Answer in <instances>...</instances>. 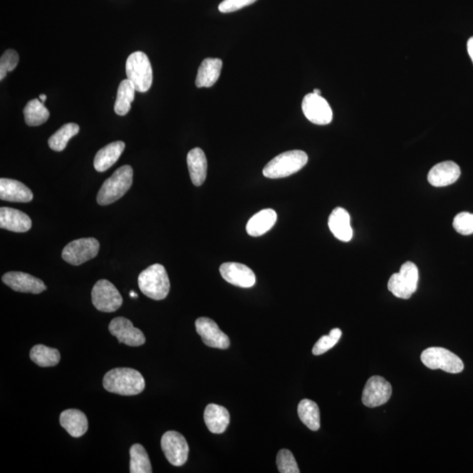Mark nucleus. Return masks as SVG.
Wrapping results in <instances>:
<instances>
[{"label":"nucleus","instance_id":"nucleus-1","mask_svg":"<svg viewBox=\"0 0 473 473\" xmlns=\"http://www.w3.org/2000/svg\"><path fill=\"white\" fill-rule=\"evenodd\" d=\"M103 387L110 393L125 396L137 395L144 391L145 380L140 372L132 368H115L103 377Z\"/></svg>","mask_w":473,"mask_h":473},{"label":"nucleus","instance_id":"nucleus-2","mask_svg":"<svg viewBox=\"0 0 473 473\" xmlns=\"http://www.w3.org/2000/svg\"><path fill=\"white\" fill-rule=\"evenodd\" d=\"M138 283L142 293L156 301L166 298L171 290L166 269L161 264L152 265L142 271Z\"/></svg>","mask_w":473,"mask_h":473},{"label":"nucleus","instance_id":"nucleus-3","mask_svg":"<svg viewBox=\"0 0 473 473\" xmlns=\"http://www.w3.org/2000/svg\"><path fill=\"white\" fill-rule=\"evenodd\" d=\"M307 160V153L301 150L284 152L269 161L263 169V175L270 179L288 178L301 171Z\"/></svg>","mask_w":473,"mask_h":473},{"label":"nucleus","instance_id":"nucleus-4","mask_svg":"<svg viewBox=\"0 0 473 473\" xmlns=\"http://www.w3.org/2000/svg\"><path fill=\"white\" fill-rule=\"evenodd\" d=\"M133 171L129 165L121 167L103 183L97 197L100 205H108L121 198L133 184Z\"/></svg>","mask_w":473,"mask_h":473},{"label":"nucleus","instance_id":"nucleus-5","mask_svg":"<svg viewBox=\"0 0 473 473\" xmlns=\"http://www.w3.org/2000/svg\"><path fill=\"white\" fill-rule=\"evenodd\" d=\"M126 72L128 79L136 91L146 92L153 83V69L147 55L141 51L131 54L126 60Z\"/></svg>","mask_w":473,"mask_h":473},{"label":"nucleus","instance_id":"nucleus-6","mask_svg":"<svg viewBox=\"0 0 473 473\" xmlns=\"http://www.w3.org/2000/svg\"><path fill=\"white\" fill-rule=\"evenodd\" d=\"M419 271L415 264L407 261L402 265L401 270L390 277L388 290L396 297L410 299L417 290Z\"/></svg>","mask_w":473,"mask_h":473},{"label":"nucleus","instance_id":"nucleus-7","mask_svg":"<svg viewBox=\"0 0 473 473\" xmlns=\"http://www.w3.org/2000/svg\"><path fill=\"white\" fill-rule=\"evenodd\" d=\"M425 367L437 370L441 369L449 374H459L464 368L462 360L447 349L430 347L424 350L421 355Z\"/></svg>","mask_w":473,"mask_h":473},{"label":"nucleus","instance_id":"nucleus-8","mask_svg":"<svg viewBox=\"0 0 473 473\" xmlns=\"http://www.w3.org/2000/svg\"><path fill=\"white\" fill-rule=\"evenodd\" d=\"M92 303L102 312H114L121 307L123 298L113 283L107 280H100L91 292Z\"/></svg>","mask_w":473,"mask_h":473},{"label":"nucleus","instance_id":"nucleus-9","mask_svg":"<svg viewBox=\"0 0 473 473\" xmlns=\"http://www.w3.org/2000/svg\"><path fill=\"white\" fill-rule=\"evenodd\" d=\"M99 247L98 240L94 238H79L64 248L61 257L68 264L79 266L97 256Z\"/></svg>","mask_w":473,"mask_h":473},{"label":"nucleus","instance_id":"nucleus-10","mask_svg":"<svg viewBox=\"0 0 473 473\" xmlns=\"http://www.w3.org/2000/svg\"><path fill=\"white\" fill-rule=\"evenodd\" d=\"M302 109L305 117L313 124L325 126L332 121V107L321 95L313 92L307 94L302 100Z\"/></svg>","mask_w":473,"mask_h":473},{"label":"nucleus","instance_id":"nucleus-11","mask_svg":"<svg viewBox=\"0 0 473 473\" xmlns=\"http://www.w3.org/2000/svg\"><path fill=\"white\" fill-rule=\"evenodd\" d=\"M161 449L168 462L175 467H182L187 462L188 445L185 437L176 432H168L161 437Z\"/></svg>","mask_w":473,"mask_h":473},{"label":"nucleus","instance_id":"nucleus-12","mask_svg":"<svg viewBox=\"0 0 473 473\" xmlns=\"http://www.w3.org/2000/svg\"><path fill=\"white\" fill-rule=\"evenodd\" d=\"M392 396V386L380 376H372L367 380L363 390L362 402L368 407L382 406Z\"/></svg>","mask_w":473,"mask_h":473},{"label":"nucleus","instance_id":"nucleus-13","mask_svg":"<svg viewBox=\"0 0 473 473\" xmlns=\"http://www.w3.org/2000/svg\"><path fill=\"white\" fill-rule=\"evenodd\" d=\"M109 330L111 335L118 338L119 343L129 346H141L146 343L143 332L136 328L128 318H114L110 322Z\"/></svg>","mask_w":473,"mask_h":473},{"label":"nucleus","instance_id":"nucleus-14","mask_svg":"<svg viewBox=\"0 0 473 473\" xmlns=\"http://www.w3.org/2000/svg\"><path fill=\"white\" fill-rule=\"evenodd\" d=\"M195 329L202 337L203 343L209 347L227 349L230 346V340L225 333L219 329L218 325L210 318L200 317L195 321Z\"/></svg>","mask_w":473,"mask_h":473},{"label":"nucleus","instance_id":"nucleus-15","mask_svg":"<svg viewBox=\"0 0 473 473\" xmlns=\"http://www.w3.org/2000/svg\"><path fill=\"white\" fill-rule=\"evenodd\" d=\"M2 282L11 290L21 293L41 294L47 290L44 282L22 272H9L2 277Z\"/></svg>","mask_w":473,"mask_h":473},{"label":"nucleus","instance_id":"nucleus-16","mask_svg":"<svg viewBox=\"0 0 473 473\" xmlns=\"http://www.w3.org/2000/svg\"><path fill=\"white\" fill-rule=\"evenodd\" d=\"M219 270L223 278L234 286L248 288L256 283L255 273L244 264L226 263L221 265Z\"/></svg>","mask_w":473,"mask_h":473},{"label":"nucleus","instance_id":"nucleus-17","mask_svg":"<svg viewBox=\"0 0 473 473\" xmlns=\"http://www.w3.org/2000/svg\"><path fill=\"white\" fill-rule=\"evenodd\" d=\"M460 175L459 165L451 161H444L430 169L428 180L434 187H445L456 183Z\"/></svg>","mask_w":473,"mask_h":473},{"label":"nucleus","instance_id":"nucleus-18","mask_svg":"<svg viewBox=\"0 0 473 473\" xmlns=\"http://www.w3.org/2000/svg\"><path fill=\"white\" fill-rule=\"evenodd\" d=\"M0 227L11 232L26 233L32 227V220L21 210L2 207L0 209Z\"/></svg>","mask_w":473,"mask_h":473},{"label":"nucleus","instance_id":"nucleus-19","mask_svg":"<svg viewBox=\"0 0 473 473\" xmlns=\"http://www.w3.org/2000/svg\"><path fill=\"white\" fill-rule=\"evenodd\" d=\"M34 198L33 192L19 180L0 179V199L15 203H29Z\"/></svg>","mask_w":473,"mask_h":473},{"label":"nucleus","instance_id":"nucleus-20","mask_svg":"<svg viewBox=\"0 0 473 473\" xmlns=\"http://www.w3.org/2000/svg\"><path fill=\"white\" fill-rule=\"evenodd\" d=\"M329 228L337 240L349 242L353 236L351 217L344 208L337 207L332 210L329 218Z\"/></svg>","mask_w":473,"mask_h":473},{"label":"nucleus","instance_id":"nucleus-21","mask_svg":"<svg viewBox=\"0 0 473 473\" xmlns=\"http://www.w3.org/2000/svg\"><path fill=\"white\" fill-rule=\"evenodd\" d=\"M60 424L73 437H80L87 432L88 419L78 410H64L60 415Z\"/></svg>","mask_w":473,"mask_h":473},{"label":"nucleus","instance_id":"nucleus-22","mask_svg":"<svg viewBox=\"0 0 473 473\" xmlns=\"http://www.w3.org/2000/svg\"><path fill=\"white\" fill-rule=\"evenodd\" d=\"M187 163L192 183L197 187L201 186L207 176L208 164L205 152L199 148L190 150L188 153Z\"/></svg>","mask_w":473,"mask_h":473},{"label":"nucleus","instance_id":"nucleus-23","mask_svg":"<svg viewBox=\"0 0 473 473\" xmlns=\"http://www.w3.org/2000/svg\"><path fill=\"white\" fill-rule=\"evenodd\" d=\"M126 144L123 141H115L99 150L94 159V168L98 172H105L117 163Z\"/></svg>","mask_w":473,"mask_h":473},{"label":"nucleus","instance_id":"nucleus-24","mask_svg":"<svg viewBox=\"0 0 473 473\" xmlns=\"http://www.w3.org/2000/svg\"><path fill=\"white\" fill-rule=\"evenodd\" d=\"M223 61L218 59H206L198 68L195 86L198 88L213 86L220 76Z\"/></svg>","mask_w":473,"mask_h":473},{"label":"nucleus","instance_id":"nucleus-25","mask_svg":"<svg viewBox=\"0 0 473 473\" xmlns=\"http://www.w3.org/2000/svg\"><path fill=\"white\" fill-rule=\"evenodd\" d=\"M205 422L211 433H224L230 424L229 411L222 406L209 405L205 410Z\"/></svg>","mask_w":473,"mask_h":473},{"label":"nucleus","instance_id":"nucleus-26","mask_svg":"<svg viewBox=\"0 0 473 473\" xmlns=\"http://www.w3.org/2000/svg\"><path fill=\"white\" fill-rule=\"evenodd\" d=\"M277 221V213L274 210H260L250 218L247 225V232L250 236L260 237L273 228Z\"/></svg>","mask_w":473,"mask_h":473},{"label":"nucleus","instance_id":"nucleus-27","mask_svg":"<svg viewBox=\"0 0 473 473\" xmlns=\"http://www.w3.org/2000/svg\"><path fill=\"white\" fill-rule=\"evenodd\" d=\"M297 411L299 418L307 428L313 432L320 429V410L317 403L309 399L302 400L299 403Z\"/></svg>","mask_w":473,"mask_h":473},{"label":"nucleus","instance_id":"nucleus-28","mask_svg":"<svg viewBox=\"0 0 473 473\" xmlns=\"http://www.w3.org/2000/svg\"><path fill=\"white\" fill-rule=\"evenodd\" d=\"M136 87L130 80H123L118 88L116 102L114 111L119 116H125L131 110V103L136 97Z\"/></svg>","mask_w":473,"mask_h":473},{"label":"nucleus","instance_id":"nucleus-29","mask_svg":"<svg viewBox=\"0 0 473 473\" xmlns=\"http://www.w3.org/2000/svg\"><path fill=\"white\" fill-rule=\"evenodd\" d=\"M30 359L41 367H56L61 360L59 350L44 345H34L30 352Z\"/></svg>","mask_w":473,"mask_h":473},{"label":"nucleus","instance_id":"nucleus-30","mask_svg":"<svg viewBox=\"0 0 473 473\" xmlns=\"http://www.w3.org/2000/svg\"><path fill=\"white\" fill-rule=\"evenodd\" d=\"M25 121L29 126L44 124L49 118V111L40 99H33L26 103L24 110Z\"/></svg>","mask_w":473,"mask_h":473},{"label":"nucleus","instance_id":"nucleus-31","mask_svg":"<svg viewBox=\"0 0 473 473\" xmlns=\"http://www.w3.org/2000/svg\"><path fill=\"white\" fill-rule=\"evenodd\" d=\"M80 128L75 123H68L53 134L49 140V148L56 152L63 151L71 138L79 133Z\"/></svg>","mask_w":473,"mask_h":473},{"label":"nucleus","instance_id":"nucleus-32","mask_svg":"<svg viewBox=\"0 0 473 473\" xmlns=\"http://www.w3.org/2000/svg\"><path fill=\"white\" fill-rule=\"evenodd\" d=\"M130 472L152 473V465L148 454L143 446L136 444L130 449Z\"/></svg>","mask_w":473,"mask_h":473},{"label":"nucleus","instance_id":"nucleus-33","mask_svg":"<svg viewBox=\"0 0 473 473\" xmlns=\"http://www.w3.org/2000/svg\"><path fill=\"white\" fill-rule=\"evenodd\" d=\"M342 336L340 329H333L328 336H322L314 345L312 353L315 356L324 355L329 350L334 347L340 341Z\"/></svg>","mask_w":473,"mask_h":473},{"label":"nucleus","instance_id":"nucleus-34","mask_svg":"<svg viewBox=\"0 0 473 473\" xmlns=\"http://www.w3.org/2000/svg\"><path fill=\"white\" fill-rule=\"evenodd\" d=\"M277 467L280 473H299V467L293 454L283 449L277 454Z\"/></svg>","mask_w":473,"mask_h":473},{"label":"nucleus","instance_id":"nucleus-35","mask_svg":"<svg viewBox=\"0 0 473 473\" xmlns=\"http://www.w3.org/2000/svg\"><path fill=\"white\" fill-rule=\"evenodd\" d=\"M18 63V53L14 49L6 50L0 59V80L5 78L7 73L13 71Z\"/></svg>","mask_w":473,"mask_h":473},{"label":"nucleus","instance_id":"nucleus-36","mask_svg":"<svg viewBox=\"0 0 473 473\" xmlns=\"http://www.w3.org/2000/svg\"><path fill=\"white\" fill-rule=\"evenodd\" d=\"M453 227L456 232L462 235L473 234V214L461 213L457 214L453 220Z\"/></svg>","mask_w":473,"mask_h":473},{"label":"nucleus","instance_id":"nucleus-37","mask_svg":"<svg viewBox=\"0 0 473 473\" xmlns=\"http://www.w3.org/2000/svg\"><path fill=\"white\" fill-rule=\"evenodd\" d=\"M257 0H224L218 6L221 13L229 14L243 9V7L252 5Z\"/></svg>","mask_w":473,"mask_h":473},{"label":"nucleus","instance_id":"nucleus-38","mask_svg":"<svg viewBox=\"0 0 473 473\" xmlns=\"http://www.w3.org/2000/svg\"><path fill=\"white\" fill-rule=\"evenodd\" d=\"M467 50L473 63V37L470 38L467 42Z\"/></svg>","mask_w":473,"mask_h":473},{"label":"nucleus","instance_id":"nucleus-39","mask_svg":"<svg viewBox=\"0 0 473 473\" xmlns=\"http://www.w3.org/2000/svg\"><path fill=\"white\" fill-rule=\"evenodd\" d=\"M39 99L41 100V101L42 103H44V102L46 101V100H47V96H46V95H44V94H41V95H40V97H39Z\"/></svg>","mask_w":473,"mask_h":473},{"label":"nucleus","instance_id":"nucleus-40","mask_svg":"<svg viewBox=\"0 0 473 473\" xmlns=\"http://www.w3.org/2000/svg\"><path fill=\"white\" fill-rule=\"evenodd\" d=\"M130 296H131V297H133V298H137L138 297V295L134 291H131L130 292Z\"/></svg>","mask_w":473,"mask_h":473},{"label":"nucleus","instance_id":"nucleus-41","mask_svg":"<svg viewBox=\"0 0 473 473\" xmlns=\"http://www.w3.org/2000/svg\"><path fill=\"white\" fill-rule=\"evenodd\" d=\"M313 93L317 94V95H321L322 92L320 90L315 89L313 91Z\"/></svg>","mask_w":473,"mask_h":473}]
</instances>
